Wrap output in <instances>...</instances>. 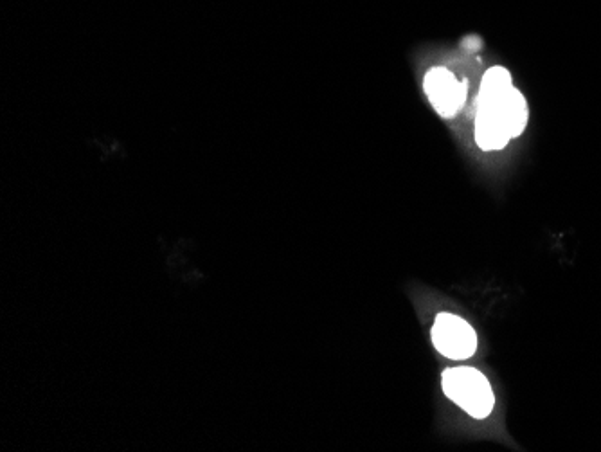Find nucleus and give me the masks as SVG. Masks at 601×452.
I'll list each match as a JSON object with an SVG mask.
<instances>
[{
  "label": "nucleus",
  "instance_id": "nucleus-4",
  "mask_svg": "<svg viewBox=\"0 0 601 452\" xmlns=\"http://www.w3.org/2000/svg\"><path fill=\"white\" fill-rule=\"evenodd\" d=\"M510 130L504 123L503 116L488 101L477 100L476 143L481 150L494 152L503 150L510 143Z\"/></svg>",
  "mask_w": 601,
  "mask_h": 452
},
{
  "label": "nucleus",
  "instance_id": "nucleus-2",
  "mask_svg": "<svg viewBox=\"0 0 601 452\" xmlns=\"http://www.w3.org/2000/svg\"><path fill=\"white\" fill-rule=\"evenodd\" d=\"M432 343L441 355L452 361H467L476 353L477 334L465 319L440 314L432 326Z\"/></svg>",
  "mask_w": 601,
  "mask_h": 452
},
{
  "label": "nucleus",
  "instance_id": "nucleus-1",
  "mask_svg": "<svg viewBox=\"0 0 601 452\" xmlns=\"http://www.w3.org/2000/svg\"><path fill=\"white\" fill-rule=\"evenodd\" d=\"M441 386L443 393L472 418L483 420L494 411L495 397L490 380L476 368L459 366L443 371Z\"/></svg>",
  "mask_w": 601,
  "mask_h": 452
},
{
  "label": "nucleus",
  "instance_id": "nucleus-3",
  "mask_svg": "<svg viewBox=\"0 0 601 452\" xmlns=\"http://www.w3.org/2000/svg\"><path fill=\"white\" fill-rule=\"evenodd\" d=\"M423 89L441 118H454L467 101V82H459L445 67H434L425 74Z\"/></svg>",
  "mask_w": 601,
  "mask_h": 452
}]
</instances>
